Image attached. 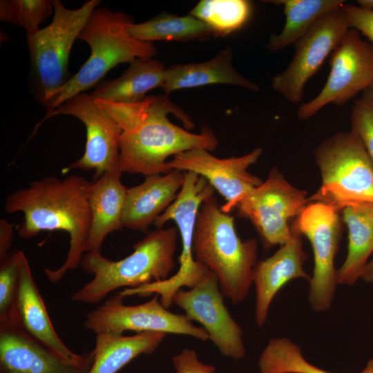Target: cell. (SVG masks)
Masks as SVG:
<instances>
[{
  "mask_svg": "<svg viewBox=\"0 0 373 373\" xmlns=\"http://www.w3.org/2000/svg\"><path fill=\"white\" fill-rule=\"evenodd\" d=\"M230 47L211 59L201 63L176 64L167 68L162 88L166 95L173 91L215 84L238 86L257 92L258 86L238 73L232 66Z\"/></svg>",
  "mask_w": 373,
  "mask_h": 373,
  "instance_id": "cell-22",
  "label": "cell"
},
{
  "mask_svg": "<svg viewBox=\"0 0 373 373\" xmlns=\"http://www.w3.org/2000/svg\"><path fill=\"white\" fill-rule=\"evenodd\" d=\"M357 3L358 7L367 10L373 11V0H359Z\"/></svg>",
  "mask_w": 373,
  "mask_h": 373,
  "instance_id": "cell-37",
  "label": "cell"
},
{
  "mask_svg": "<svg viewBox=\"0 0 373 373\" xmlns=\"http://www.w3.org/2000/svg\"><path fill=\"white\" fill-rule=\"evenodd\" d=\"M343 219L348 228L346 258L337 270L338 284L354 285L361 278L373 255V203L357 202L343 207Z\"/></svg>",
  "mask_w": 373,
  "mask_h": 373,
  "instance_id": "cell-24",
  "label": "cell"
},
{
  "mask_svg": "<svg viewBox=\"0 0 373 373\" xmlns=\"http://www.w3.org/2000/svg\"><path fill=\"white\" fill-rule=\"evenodd\" d=\"M350 28L343 5L320 17L294 45L295 51L289 65L272 77V89L291 103L300 102L306 83Z\"/></svg>",
  "mask_w": 373,
  "mask_h": 373,
  "instance_id": "cell-13",
  "label": "cell"
},
{
  "mask_svg": "<svg viewBox=\"0 0 373 373\" xmlns=\"http://www.w3.org/2000/svg\"><path fill=\"white\" fill-rule=\"evenodd\" d=\"M122 129L119 140V169L122 173L145 176L172 171L167 158L182 152L204 149L213 151L218 140L212 129L203 127L193 133L173 123L170 113L187 128L194 126L186 113L166 95H150L135 103L122 104L97 100Z\"/></svg>",
  "mask_w": 373,
  "mask_h": 373,
  "instance_id": "cell-1",
  "label": "cell"
},
{
  "mask_svg": "<svg viewBox=\"0 0 373 373\" xmlns=\"http://www.w3.org/2000/svg\"><path fill=\"white\" fill-rule=\"evenodd\" d=\"M291 228L312 244L314 269L309 280V303L314 311L324 312L330 307L338 284L334 260L342 232L338 210L320 202L309 203Z\"/></svg>",
  "mask_w": 373,
  "mask_h": 373,
  "instance_id": "cell-9",
  "label": "cell"
},
{
  "mask_svg": "<svg viewBox=\"0 0 373 373\" xmlns=\"http://www.w3.org/2000/svg\"><path fill=\"white\" fill-rule=\"evenodd\" d=\"M361 278L367 283L373 284V255L372 259L368 261L365 267Z\"/></svg>",
  "mask_w": 373,
  "mask_h": 373,
  "instance_id": "cell-36",
  "label": "cell"
},
{
  "mask_svg": "<svg viewBox=\"0 0 373 373\" xmlns=\"http://www.w3.org/2000/svg\"><path fill=\"white\" fill-rule=\"evenodd\" d=\"M119 169L106 171L92 182L89 205L91 224L88 251H100L110 233L122 230L127 188Z\"/></svg>",
  "mask_w": 373,
  "mask_h": 373,
  "instance_id": "cell-21",
  "label": "cell"
},
{
  "mask_svg": "<svg viewBox=\"0 0 373 373\" xmlns=\"http://www.w3.org/2000/svg\"><path fill=\"white\" fill-rule=\"evenodd\" d=\"M166 68L153 57L137 58L119 77L101 82L90 93L93 99L130 104L142 101L151 89L162 87Z\"/></svg>",
  "mask_w": 373,
  "mask_h": 373,
  "instance_id": "cell-23",
  "label": "cell"
},
{
  "mask_svg": "<svg viewBox=\"0 0 373 373\" xmlns=\"http://www.w3.org/2000/svg\"><path fill=\"white\" fill-rule=\"evenodd\" d=\"M54 11L53 0H1L0 19L23 28L26 35L40 30L39 25Z\"/></svg>",
  "mask_w": 373,
  "mask_h": 373,
  "instance_id": "cell-30",
  "label": "cell"
},
{
  "mask_svg": "<svg viewBox=\"0 0 373 373\" xmlns=\"http://www.w3.org/2000/svg\"><path fill=\"white\" fill-rule=\"evenodd\" d=\"M307 191L291 185L273 168L265 182L239 202L240 216L249 219L266 249L283 245L292 236L289 220L297 217L307 205Z\"/></svg>",
  "mask_w": 373,
  "mask_h": 373,
  "instance_id": "cell-11",
  "label": "cell"
},
{
  "mask_svg": "<svg viewBox=\"0 0 373 373\" xmlns=\"http://www.w3.org/2000/svg\"><path fill=\"white\" fill-rule=\"evenodd\" d=\"M19 269L17 290L8 321L23 333L43 344L67 363L82 365L88 352L71 351L59 338L49 317L43 298L34 280L25 254L15 251Z\"/></svg>",
  "mask_w": 373,
  "mask_h": 373,
  "instance_id": "cell-17",
  "label": "cell"
},
{
  "mask_svg": "<svg viewBox=\"0 0 373 373\" xmlns=\"http://www.w3.org/2000/svg\"><path fill=\"white\" fill-rule=\"evenodd\" d=\"M178 228H156L133 245L128 256L115 261L88 251L80 266L93 278L71 296L74 302L97 304L119 288H132L169 278L177 249Z\"/></svg>",
  "mask_w": 373,
  "mask_h": 373,
  "instance_id": "cell-4",
  "label": "cell"
},
{
  "mask_svg": "<svg viewBox=\"0 0 373 373\" xmlns=\"http://www.w3.org/2000/svg\"><path fill=\"white\" fill-rule=\"evenodd\" d=\"M352 130L360 138L373 162V88L363 91L351 112Z\"/></svg>",
  "mask_w": 373,
  "mask_h": 373,
  "instance_id": "cell-31",
  "label": "cell"
},
{
  "mask_svg": "<svg viewBox=\"0 0 373 373\" xmlns=\"http://www.w3.org/2000/svg\"><path fill=\"white\" fill-rule=\"evenodd\" d=\"M193 253L195 260L216 276L223 295L233 305L247 297L258 243L255 238H239L233 217L221 210L215 195L203 202L198 213Z\"/></svg>",
  "mask_w": 373,
  "mask_h": 373,
  "instance_id": "cell-3",
  "label": "cell"
},
{
  "mask_svg": "<svg viewBox=\"0 0 373 373\" xmlns=\"http://www.w3.org/2000/svg\"><path fill=\"white\" fill-rule=\"evenodd\" d=\"M59 115H71L84 125L86 142L83 155L66 170L94 171L96 180L106 171L119 169V140L122 129L108 113L86 92L79 93L46 113L36 130L47 119Z\"/></svg>",
  "mask_w": 373,
  "mask_h": 373,
  "instance_id": "cell-14",
  "label": "cell"
},
{
  "mask_svg": "<svg viewBox=\"0 0 373 373\" xmlns=\"http://www.w3.org/2000/svg\"><path fill=\"white\" fill-rule=\"evenodd\" d=\"M307 258L300 235L292 231L289 240L271 256L256 264L253 283L256 295L255 318L259 327L266 322L275 296L288 282L298 278L309 280L311 276L303 269Z\"/></svg>",
  "mask_w": 373,
  "mask_h": 373,
  "instance_id": "cell-19",
  "label": "cell"
},
{
  "mask_svg": "<svg viewBox=\"0 0 373 373\" xmlns=\"http://www.w3.org/2000/svg\"><path fill=\"white\" fill-rule=\"evenodd\" d=\"M330 72L320 93L303 103L297 115L307 119L329 104L343 106L373 82V46L350 28L329 55Z\"/></svg>",
  "mask_w": 373,
  "mask_h": 373,
  "instance_id": "cell-12",
  "label": "cell"
},
{
  "mask_svg": "<svg viewBox=\"0 0 373 373\" xmlns=\"http://www.w3.org/2000/svg\"><path fill=\"white\" fill-rule=\"evenodd\" d=\"M262 153L261 148H256L240 157L218 158L206 149H194L173 156L168 165L172 170L192 171L204 178L225 199L220 209L229 213L246 195L262 183L247 171Z\"/></svg>",
  "mask_w": 373,
  "mask_h": 373,
  "instance_id": "cell-16",
  "label": "cell"
},
{
  "mask_svg": "<svg viewBox=\"0 0 373 373\" xmlns=\"http://www.w3.org/2000/svg\"><path fill=\"white\" fill-rule=\"evenodd\" d=\"M19 280L15 251L0 259V321H7L15 301Z\"/></svg>",
  "mask_w": 373,
  "mask_h": 373,
  "instance_id": "cell-32",
  "label": "cell"
},
{
  "mask_svg": "<svg viewBox=\"0 0 373 373\" xmlns=\"http://www.w3.org/2000/svg\"><path fill=\"white\" fill-rule=\"evenodd\" d=\"M99 0H90L77 9L53 0L52 21L32 35H26L37 98L44 106L70 79L68 61L73 46Z\"/></svg>",
  "mask_w": 373,
  "mask_h": 373,
  "instance_id": "cell-7",
  "label": "cell"
},
{
  "mask_svg": "<svg viewBox=\"0 0 373 373\" xmlns=\"http://www.w3.org/2000/svg\"><path fill=\"white\" fill-rule=\"evenodd\" d=\"M283 6L285 22L278 34H273L267 46L271 51H280L294 45L325 14L344 3L342 0H280L274 1Z\"/></svg>",
  "mask_w": 373,
  "mask_h": 373,
  "instance_id": "cell-26",
  "label": "cell"
},
{
  "mask_svg": "<svg viewBox=\"0 0 373 373\" xmlns=\"http://www.w3.org/2000/svg\"><path fill=\"white\" fill-rule=\"evenodd\" d=\"M224 296L216 276L209 271L195 286L177 291L173 304L202 325L222 355L238 360L246 352L243 331L229 314Z\"/></svg>",
  "mask_w": 373,
  "mask_h": 373,
  "instance_id": "cell-15",
  "label": "cell"
},
{
  "mask_svg": "<svg viewBox=\"0 0 373 373\" xmlns=\"http://www.w3.org/2000/svg\"><path fill=\"white\" fill-rule=\"evenodd\" d=\"M343 8L350 28L365 36L373 46V11L347 3L343 4Z\"/></svg>",
  "mask_w": 373,
  "mask_h": 373,
  "instance_id": "cell-33",
  "label": "cell"
},
{
  "mask_svg": "<svg viewBox=\"0 0 373 373\" xmlns=\"http://www.w3.org/2000/svg\"><path fill=\"white\" fill-rule=\"evenodd\" d=\"M92 182L77 175L60 179L49 175L9 194L4 204L9 213L22 212L19 236L30 239L44 231H63L69 236L66 260L57 269H45L52 283L80 266L88 252L91 224L89 195Z\"/></svg>",
  "mask_w": 373,
  "mask_h": 373,
  "instance_id": "cell-2",
  "label": "cell"
},
{
  "mask_svg": "<svg viewBox=\"0 0 373 373\" xmlns=\"http://www.w3.org/2000/svg\"><path fill=\"white\" fill-rule=\"evenodd\" d=\"M118 293L85 316L83 327L95 333L123 334L126 331L162 332L186 335L203 341L209 340L203 327L195 326L186 315L170 312L157 295L139 305H126Z\"/></svg>",
  "mask_w": 373,
  "mask_h": 373,
  "instance_id": "cell-10",
  "label": "cell"
},
{
  "mask_svg": "<svg viewBox=\"0 0 373 373\" xmlns=\"http://www.w3.org/2000/svg\"><path fill=\"white\" fill-rule=\"evenodd\" d=\"M252 12V3L247 0H202L190 15L203 22L212 35L224 37L242 28Z\"/></svg>",
  "mask_w": 373,
  "mask_h": 373,
  "instance_id": "cell-28",
  "label": "cell"
},
{
  "mask_svg": "<svg viewBox=\"0 0 373 373\" xmlns=\"http://www.w3.org/2000/svg\"><path fill=\"white\" fill-rule=\"evenodd\" d=\"M260 373H332L309 363L300 347L287 338L271 339L259 358ZM361 373H373V358Z\"/></svg>",
  "mask_w": 373,
  "mask_h": 373,
  "instance_id": "cell-29",
  "label": "cell"
},
{
  "mask_svg": "<svg viewBox=\"0 0 373 373\" xmlns=\"http://www.w3.org/2000/svg\"><path fill=\"white\" fill-rule=\"evenodd\" d=\"M14 224L6 219L0 220V259L9 254L12 242Z\"/></svg>",
  "mask_w": 373,
  "mask_h": 373,
  "instance_id": "cell-35",
  "label": "cell"
},
{
  "mask_svg": "<svg viewBox=\"0 0 373 373\" xmlns=\"http://www.w3.org/2000/svg\"><path fill=\"white\" fill-rule=\"evenodd\" d=\"M322 184L309 201L341 210L357 202L373 203V162L360 138L352 131L338 132L314 151Z\"/></svg>",
  "mask_w": 373,
  "mask_h": 373,
  "instance_id": "cell-6",
  "label": "cell"
},
{
  "mask_svg": "<svg viewBox=\"0 0 373 373\" xmlns=\"http://www.w3.org/2000/svg\"><path fill=\"white\" fill-rule=\"evenodd\" d=\"M177 373H214L215 366L201 363L197 353L188 348L183 349L172 358Z\"/></svg>",
  "mask_w": 373,
  "mask_h": 373,
  "instance_id": "cell-34",
  "label": "cell"
},
{
  "mask_svg": "<svg viewBox=\"0 0 373 373\" xmlns=\"http://www.w3.org/2000/svg\"><path fill=\"white\" fill-rule=\"evenodd\" d=\"M184 179L183 171L146 176L144 182L127 189L122 225L145 232L174 201Z\"/></svg>",
  "mask_w": 373,
  "mask_h": 373,
  "instance_id": "cell-20",
  "label": "cell"
},
{
  "mask_svg": "<svg viewBox=\"0 0 373 373\" xmlns=\"http://www.w3.org/2000/svg\"><path fill=\"white\" fill-rule=\"evenodd\" d=\"M95 352L80 365L70 364L8 321H0V373H86Z\"/></svg>",
  "mask_w": 373,
  "mask_h": 373,
  "instance_id": "cell-18",
  "label": "cell"
},
{
  "mask_svg": "<svg viewBox=\"0 0 373 373\" xmlns=\"http://www.w3.org/2000/svg\"><path fill=\"white\" fill-rule=\"evenodd\" d=\"M166 336L165 333L150 332L133 336L97 334L94 361L86 373H116L137 356L153 354Z\"/></svg>",
  "mask_w": 373,
  "mask_h": 373,
  "instance_id": "cell-25",
  "label": "cell"
},
{
  "mask_svg": "<svg viewBox=\"0 0 373 373\" xmlns=\"http://www.w3.org/2000/svg\"><path fill=\"white\" fill-rule=\"evenodd\" d=\"M127 31L133 38L150 43L153 41H204L212 35L203 22L190 14L180 17L162 13L145 22L131 24Z\"/></svg>",
  "mask_w": 373,
  "mask_h": 373,
  "instance_id": "cell-27",
  "label": "cell"
},
{
  "mask_svg": "<svg viewBox=\"0 0 373 373\" xmlns=\"http://www.w3.org/2000/svg\"><path fill=\"white\" fill-rule=\"evenodd\" d=\"M133 19L121 12L97 7L81 32L79 39L87 43L90 56L80 69L46 103V113L69 98L96 86L117 65L137 58L153 57L157 52L150 42L131 37L128 27Z\"/></svg>",
  "mask_w": 373,
  "mask_h": 373,
  "instance_id": "cell-5",
  "label": "cell"
},
{
  "mask_svg": "<svg viewBox=\"0 0 373 373\" xmlns=\"http://www.w3.org/2000/svg\"><path fill=\"white\" fill-rule=\"evenodd\" d=\"M183 184L171 204L155 220L156 228H163L173 220L180 233L182 251L178 258L180 267L173 276L160 281L144 284L133 289L140 296L157 295L166 307L173 304L175 294L183 287L192 288L200 283L209 269L197 262L193 253V240L198 213L203 202L214 195V189L203 177L185 171Z\"/></svg>",
  "mask_w": 373,
  "mask_h": 373,
  "instance_id": "cell-8",
  "label": "cell"
},
{
  "mask_svg": "<svg viewBox=\"0 0 373 373\" xmlns=\"http://www.w3.org/2000/svg\"><path fill=\"white\" fill-rule=\"evenodd\" d=\"M370 88H373V82H372V85H371V86H370Z\"/></svg>",
  "mask_w": 373,
  "mask_h": 373,
  "instance_id": "cell-38",
  "label": "cell"
}]
</instances>
